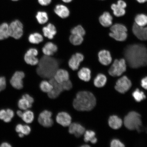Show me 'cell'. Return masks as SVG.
<instances>
[{"mask_svg": "<svg viewBox=\"0 0 147 147\" xmlns=\"http://www.w3.org/2000/svg\"><path fill=\"white\" fill-rule=\"evenodd\" d=\"M53 78L59 83H62L70 80V74L67 70L59 68L57 70Z\"/></svg>", "mask_w": 147, "mask_h": 147, "instance_id": "17", "label": "cell"}, {"mask_svg": "<svg viewBox=\"0 0 147 147\" xmlns=\"http://www.w3.org/2000/svg\"><path fill=\"white\" fill-rule=\"evenodd\" d=\"M52 115V113L51 111L47 110H44L38 116V123L45 127H51L54 123L53 119L51 118Z\"/></svg>", "mask_w": 147, "mask_h": 147, "instance_id": "11", "label": "cell"}, {"mask_svg": "<svg viewBox=\"0 0 147 147\" xmlns=\"http://www.w3.org/2000/svg\"><path fill=\"white\" fill-rule=\"evenodd\" d=\"M14 113L13 110L10 109L6 110L5 117L3 121L5 123H9L14 117Z\"/></svg>", "mask_w": 147, "mask_h": 147, "instance_id": "40", "label": "cell"}, {"mask_svg": "<svg viewBox=\"0 0 147 147\" xmlns=\"http://www.w3.org/2000/svg\"><path fill=\"white\" fill-rule=\"evenodd\" d=\"M54 11L56 15L62 19H65L69 17L70 14V10L67 5L62 3L55 5Z\"/></svg>", "mask_w": 147, "mask_h": 147, "instance_id": "14", "label": "cell"}, {"mask_svg": "<svg viewBox=\"0 0 147 147\" xmlns=\"http://www.w3.org/2000/svg\"><path fill=\"white\" fill-rule=\"evenodd\" d=\"M140 3H144L147 1V0H136Z\"/></svg>", "mask_w": 147, "mask_h": 147, "instance_id": "51", "label": "cell"}, {"mask_svg": "<svg viewBox=\"0 0 147 147\" xmlns=\"http://www.w3.org/2000/svg\"><path fill=\"white\" fill-rule=\"evenodd\" d=\"M22 97L26 99V100L29 101L30 103L32 104L34 102V98L32 96H31L30 95L27 94H24Z\"/></svg>", "mask_w": 147, "mask_h": 147, "instance_id": "46", "label": "cell"}, {"mask_svg": "<svg viewBox=\"0 0 147 147\" xmlns=\"http://www.w3.org/2000/svg\"><path fill=\"white\" fill-rule=\"evenodd\" d=\"M124 123L125 127L129 130H136L138 133L143 130L141 115L136 112L131 111L125 117Z\"/></svg>", "mask_w": 147, "mask_h": 147, "instance_id": "4", "label": "cell"}, {"mask_svg": "<svg viewBox=\"0 0 147 147\" xmlns=\"http://www.w3.org/2000/svg\"><path fill=\"white\" fill-rule=\"evenodd\" d=\"M110 37L117 41H124L127 38V32H111L109 34Z\"/></svg>", "mask_w": 147, "mask_h": 147, "instance_id": "28", "label": "cell"}, {"mask_svg": "<svg viewBox=\"0 0 147 147\" xmlns=\"http://www.w3.org/2000/svg\"><path fill=\"white\" fill-rule=\"evenodd\" d=\"M21 118L27 124H30L34 121V115L32 111L29 110H26L23 113Z\"/></svg>", "mask_w": 147, "mask_h": 147, "instance_id": "33", "label": "cell"}, {"mask_svg": "<svg viewBox=\"0 0 147 147\" xmlns=\"http://www.w3.org/2000/svg\"><path fill=\"white\" fill-rule=\"evenodd\" d=\"M9 35V25L7 23H3L0 25V40L8 38Z\"/></svg>", "mask_w": 147, "mask_h": 147, "instance_id": "30", "label": "cell"}, {"mask_svg": "<svg viewBox=\"0 0 147 147\" xmlns=\"http://www.w3.org/2000/svg\"><path fill=\"white\" fill-rule=\"evenodd\" d=\"M35 17L37 21L40 25H45L49 21L47 12L45 10H39L37 12Z\"/></svg>", "mask_w": 147, "mask_h": 147, "instance_id": "24", "label": "cell"}, {"mask_svg": "<svg viewBox=\"0 0 147 147\" xmlns=\"http://www.w3.org/2000/svg\"><path fill=\"white\" fill-rule=\"evenodd\" d=\"M135 24L139 26H146L147 25V15L144 14H138L135 18Z\"/></svg>", "mask_w": 147, "mask_h": 147, "instance_id": "31", "label": "cell"}, {"mask_svg": "<svg viewBox=\"0 0 147 147\" xmlns=\"http://www.w3.org/2000/svg\"><path fill=\"white\" fill-rule=\"evenodd\" d=\"M111 32H127V29L122 24L117 23L112 25L110 28Z\"/></svg>", "mask_w": 147, "mask_h": 147, "instance_id": "38", "label": "cell"}, {"mask_svg": "<svg viewBox=\"0 0 147 147\" xmlns=\"http://www.w3.org/2000/svg\"><path fill=\"white\" fill-rule=\"evenodd\" d=\"M111 9L113 11L114 15L116 17H119L124 15L126 13L125 9L122 8L117 4H112Z\"/></svg>", "mask_w": 147, "mask_h": 147, "instance_id": "32", "label": "cell"}, {"mask_svg": "<svg viewBox=\"0 0 147 147\" xmlns=\"http://www.w3.org/2000/svg\"><path fill=\"white\" fill-rule=\"evenodd\" d=\"M38 49L36 47H31L27 49L24 56V59L28 65L36 66L39 61L38 57Z\"/></svg>", "mask_w": 147, "mask_h": 147, "instance_id": "7", "label": "cell"}, {"mask_svg": "<svg viewBox=\"0 0 147 147\" xmlns=\"http://www.w3.org/2000/svg\"><path fill=\"white\" fill-rule=\"evenodd\" d=\"M71 34L78 35L84 36L86 34V31L82 25H78L73 27L70 30Z\"/></svg>", "mask_w": 147, "mask_h": 147, "instance_id": "34", "label": "cell"}, {"mask_svg": "<svg viewBox=\"0 0 147 147\" xmlns=\"http://www.w3.org/2000/svg\"><path fill=\"white\" fill-rule=\"evenodd\" d=\"M9 35L16 40L20 39L24 33V25L19 20H16L9 25Z\"/></svg>", "mask_w": 147, "mask_h": 147, "instance_id": "6", "label": "cell"}, {"mask_svg": "<svg viewBox=\"0 0 147 147\" xmlns=\"http://www.w3.org/2000/svg\"><path fill=\"white\" fill-rule=\"evenodd\" d=\"M38 4L42 6L46 7L50 5L52 0H38Z\"/></svg>", "mask_w": 147, "mask_h": 147, "instance_id": "44", "label": "cell"}, {"mask_svg": "<svg viewBox=\"0 0 147 147\" xmlns=\"http://www.w3.org/2000/svg\"><path fill=\"white\" fill-rule=\"evenodd\" d=\"M62 2L65 3H69L72 2L73 0H61Z\"/></svg>", "mask_w": 147, "mask_h": 147, "instance_id": "50", "label": "cell"}, {"mask_svg": "<svg viewBox=\"0 0 147 147\" xmlns=\"http://www.w3.org/2000/svg\"><path fill=\"white\" fill-rule=\"evenodd\" d=\"M59 68V63L54 56L43 55L39 58V62L36 65V71L40 78L49 80L53 78L57 70Z\"/></svg>", "mask_w": 147, "mask_h": 147, "instance_id": "2", "label": "cell"}, {"mask_svg": "<svg viewBox=\"0 0 147 147\" xmlns=\"http://www.w3.org/2000/svg\"><path fill=\"white\" fill-rule=\"evenodd\" d=\"M58 50L57 46L51 40L46 42L42 48V51L43 55L48 56H54Z\"/></svg>", "mask_w": 147, "mask_h": 147, "instance_id": "15", "label": "cell"}, {"mask_svg": "<svg viewBox=\"0 0 147 147\" xmlns=\"http://www.w3.org/2000/svg\"><path fill=\"white\" fill-rule=\"evenodd\" d=\"M146 133L147 134V127L146 129Z\"/></svg>", "mask_w": 147, "mask_h": 147, "instance_id": "55", "label": "cell"}, {"mask_svg": "<svg viewBox=\"0 0 147 147\" xmlns=\"http://www.w3.org/2000/svg\"><path fill=\"white\" fill-rule=\"evenodd\" d=\"M18 108L22 110H26L32 107V104L26 100V99L22 97L18 102Z\"/></svg>", "mask_w": 147, "mask_h": 147, "instance_id": "35", "label": "cell"}, {"mask_svg": "<svg viewBox=\"0 0 147 147\" xmlns=\"http://www.w3.org/2000/svg\"><path fill=\"white\" fill-rule=\"evenodd\" d=\"M11 146L10 144L6 142L2 143L1 146H0V147H11Z\"/></svg>", "mask_w": 147, "mask_h": 147, "instance_id": "48", "label": "cell"}, {"mask_svg": "<svg viewBox=\"0 0 147 147\" xmlns=\"http://www.w3.org/2000/svg\"><path fill=\"white\" fill-rule=\"evenodd\" d=\"M99 62L102 65L107 66L111 63L112 58L110 51L105 50L100 51L98 54Z\"/></svg>", "mask_w": 147, "mask_h": 147, "instance_id": "19", "label": "cell"}, {"mask_svg": "<svg viewBox=\"0 0 147 147\" xmlns=\"http://www.w3.org/2000/svg\"><path fill=\"white\" fill-rule=\"evenodd\" d=\"M96 100L94 95L87 91L79 92L73 102L75 109L81 111H90L96 105Z\"/></svg>", "mask_w": 147, "mask_h": 147, "instance_id": "3", "label": "cell"}, {"mask_svg": "<svg viewBox=\"0 0 147 147\" xmlns=\"http://www.w3.org/2000/svg\"><path fill=\"white\" fill-rule=\"evenodd\" d=\"M60 84H61L63 91L69 90L71 89L73 87L72 82L70 80L67 81L62 82V83H60Z\"/></svg>", "mask_w": 147, "mask_h": 147, "instance_id": "41", "label": "cell"}, {"mask_svg": "<svg viewBox=\"0 0 147 147\" xmlns=\"http://www.w3.org/2000/svg\"><path fill=\"white\" fill-rule=\"evenodd\" d=\"M25 76V74L23 71H16L11 79L10 83L11 85L16 89L20 90L22 89L23 87V80Z\"/></svg>", "mask_w": 147, "mask_h": 147, "instance_id": "10", "label": "cell"}, {"mask_svg": "<svg viewBox=\"0 0 147 147\" xmlns=\"http://www.w3.org/2000/svg\"><path fill=\"white\" fill-rule=\"evenodd\" d=\"M132 95L135 100L138 102H141L146 98V95L143 92L139 89H136L132 94Z\"/></svg>", "mask_w": 147, "mask_h": 147, "instance_id": "39", "label": "cell"}, {"mask_svg": "<svg viewBox=\"0 0 147 147\" xmlns=\"http://www.w3.org/2000/svg\"><path fill=\"white\" fill-rule=\"evenodd\" d=\"M90 146H89V145H87V144H85V145H83V146H82L81 147H89Z\"/></svg>", "mask_w": 147, "mask_h": 147, "instance_id": "53", "label": "cell"}, {"mask_svg": "<svg viewBox=\"0 0 147 147\" xmlns=\"http://www.w3.org/2000/svg\"><path fill=\"white\" fill-rule=\"evenodd\" d=\"M49 81L52 84L53 88L49 92L47 93L48 96L51 99L57 98L61 93L63 91L61 84L56 82L54 78L49 79Z\"/></svg>", "mask_w": 147, "mask_h": 147, "instance_id": "13", "label": "cell"}, {"mask_svg": "<svg viewBox=\"0 0 147 147\" xmlns=\"http://www.w3.org/2000/svg\"><path fill=\"white\" fill-rule=\"evenodd\" d=\"M23 113L21 110H18L17 111V115L20 117H21L22 116Z\"/></svg>", "mask_w": 147, "mask_h": 147, "instance_id": "49", "label": "cell"}, {"mask_svg": "<svg viewBox=\"0 0 147 147\" xmlns=\"http://www.w3.org/2000/svg\"><path fill=\"white\" fill-rule=\"evenodd\" d=\"M113 16L109 12H105L99 18V22L102 26L109 27L113 24Z\"/></svg>", "mask_w": 147, "mask_h": 147, "instance_id": "22", "label": "cell"}, {"mask_svg": "<svg viewBox=\"0 0 147 147\" xmlns=\"http://www.w3.org/2000/svg\"><path fill=\"white\" fill-rule=\"evenodd\" d=\"M77 76L83 81L89 82L91 79V71L89 67H82L77 71Z\"/></svg>", "mask_w": 147, "mask_h": 147, "instance_id": "21", "label": "cell"}, {"mask_svg": "<svg viewBox=\"0 0 147 147\" xmlns=\"http://www.w3.org/2000/svg\"><path fill=\"white\" fill-rule=\"evenodd\" d=\"M141 86L147 90V76L143 78L141 81Z\"/></svg>", "mask_w": 147, "mask_h": 147, "instance_id": "45", "label": "cell"}, {"mask_svg": "<svg viewBox=\"0 0 147 147\" xmlns=\"http://www.w3.org/2000/svg\"><path fill=\"white\" fill-rule=\"evenodd\" d=\"M12 1H18V0H12Z\"/></svg>", "mask_w": 147, "mask_h": 147, "instance_id": "54", "label": "cell"}, {"mask_svg": "<svg viewBox=\"0 0 147 147\" xmlns=\"http://www.w3.org/2000/svg\"><path fill=\"white\" fill-rule=\"evenodd\" d=\"M69 40L70 43L75 46L81 45L84 40V37L78 35L71 34Z\"/></svg>", "mask_w": 147, "mask_h": 147, "instance_id": "27", "label": "cell"}, {"mask_svg": "<svg viewBox=\"0 0 147 147\" xmlns=\"http://www.w3.org/2000/svg\"><path fill=\"white\" fill-rule=\"evenodd\" d=\"M44 37L41 33L34 32L31 33L28 37V40L29 43L32 45H37L43 42Z\"/></svg>", "mask_w": 147, "mask_h": 147, "instance_id": "23", "label": "cell"}, {"mask_svg": "<svg viewBox=\"0 0 147 147\" xmlns=\"http://www.w3.org/2000/svg\"><path fill=\"white\" fill-rule=\"evenodd\" d=\"M42 34L44 37L49 40L53 39L57 33L56 27L52 23L48 22L42 27Z\"/></svg>", "mask_w": 147, "mask_h": 147, "instance_id": "12", "label": "cell"}, {"mask_svg": "<svg viewBox=\"0 0 147 147\" xmlns=\"http://www.w3.org/2000/svg\"><path fill=\"white\" fill-rule=\"evenodd\" d=\"M84 58V55L81 53L77 52L73 54L68 62L69 68L73 71H78Z\"/></svg>", "mask_w": 147, "mask_h": 147, "instance_id": "8", "label": "cell"}, {"mask_svg": "<svg viewBox=\"0 0 147 147\" xmlns=\"http://www.w3.org/2000/svg\"><path fill=\"white\" fill-rule=\"evenodd\" d=\"M40 88L42 91L48 93L52 90L53 86L49 81L43 80L40 83Z\"/></svg>", "mask_w": 147, "mask_h": 147, "instance_id": "37", "label": "cell"}, {"mask_svg": "<svg viewBox=\"0 0 147 147\" xmlns=\"http://www.w3.org/2000/svg\"><path fill=\"white\" fill-rule=\"evenodd\" d=\"M117 4L124 9L125 8L127 7V4L123 0H119L117 1Z\"/></svg>", "mask_w": 147, "mask_h": 147, "instance_id": "47", "label": "cell"}, {"mask_svg": "<svg viewBox=\"0 0 147 147\" xmlns=\"http://www.w3.org/2000/svg\"><path fill=\"white\" fill-rule=\"evenodd\" d=\"M84 140L86 142H90L92 144L96 143L97 141L95 137V132L92 130H87L84 133Z\"/></svg>", "mask_w": 147, "mask_h": 147, "instance_id": "29", "label": "cell"}, {"mask_svg": "<svg viewBox=\"0 0 147 147\" xmlns=\"http://www.w3.org/2000/svg\"><path fill=\"white\" fill-rule=\"evenodd\" d=\"M131 85V81L127 77L124 76L117 80L115 88L119 92L124 94L129 90Z\"/></svg>", "mask_w": 147, "mask_h": 147, "instance_id": "9", "label": "cell"}, {"mask_svg": "<svg viewBox=\"0 0 147 147\" xmlns=\"http://www.w3.org/2000/svg\"><path fill=\"white\" fill-rule=\"evenodd\" d=\"M16 130L18 133H21L24 135H28L31 132L30 127L27 125H23L18 124L16 126Z\"/></svg>", "mask_w": 147, "mask_h": 147, "instance_id": "36", "label": "cell"}, {"mask_svg": "<svg viewBox=\"0 0 147 147\" xmlns=\"http://www.w3.org/2000/svg\"><path fill=\"white\" fill-rule=\"evenodd\" d=\"M124 55L129 65L132 68L147 66V49L144 45H128L125 49Z\"/></svg>", "mask_w": 147, "mask_h": 147, "instance_id": "1", "label": "cell"}, {"mask_svg": "<svg viewBox=\"0 0 147 147\" xmlns=\"http://www.w3.org/2000/svg\"><path fill=\"white\" fill-rule=\"evenodd\" d=\"M108 124L110 127L114 129H118L122 125V119L116 115H112L110 117L108 120Z\"/></svg>", "mask_w": 147, "mask_h": 147, "instance_id": "25", "label": "cell"}, {"mask_svg": "<svg viewBox=\"0 0 147 147\" xmlns=\"http://www.w3.org/2000/svg\"><path fill=\"white\" fill-rule=\"evenodd\" d=\"M24 135L22 133H18V136H19L20 138H23L24 137Z\"/></svg>", "mask_w": 147, "mask_h": 147, "instance_id": "52", "label": "cell"}, {"mask_svg": "<svg viewBox=\"0 0 147 147\" xmlns=\"http://www.w3.org/2000/svg\"><path fill=\"white\" fill-rule=\"evenodd\" d=\"M69 133L79 138L85 132V129L81 125L77 123H71L69 126Z\"/></svg>", "mask_w": 147, "mask_h": 147, "instance_id": "20", "label": "cell"}, {"mask_svg": "<svg viewBox=\"0 0 147 147\" xmlns=\"http://www.w3.org/2000/svg\"><path fill=\"white\" fill-rule=\"evenodd\" d=\"M132 31L139 39L142 41L147 40V26H140L135 23L132 27Z\"/></svg>", "mask_w": 147, "mask_h": 147, "instance_id": "16", "label": "cell"}, {"mask_svg": "<svg viewBox=\"0 0 147 147\" xmlns=\"http://www.w3.org/2000/svg\"><path fill=\"white\" fill-rule=\"evenodd\" d=\"M110 146L112 147H123L125 146L119 140L114 139L110 143Z\"/></svg>", "mask_w": 147, "mask_h": 147, "instance_id": "42", "label": "cell"}, {"mask_svg": "<svg viewBox=\"0 0 147 147\" xmlns=\"http://www.w3.org/2000/svg\"><path fill=\"white\" fill-rule=\"evenodd\" d=\"M56 121L59 124L64 127L69 126L71 123V116L65 112H60L58 114L56 117Z\"/></svg>", "mask_w": 147, "mask_h": 147, "instance_id": "18", "label": "cell"}, {"mask_svg": "<svg viewBox=\"0 0 147 147\" xmlns=\"http://www.w3.org/2000/svg\"><path fill=\"white\" fill-rule=\"evenodd\" d=\"M107 79L105 75L99 74L97 75L94 80V84L97 88H102L105 85Z\"/></svg>", "mask_w": 147, "mask_h": 147, "instance_id": "26", "label": "cell"}, {"mask_svg": "<svg viewBox=\"0 0 147 147\" xmlns=\"http://www.w3.org/2000/svg\"><path fill=\"white\" fill-rule=\"evenodd\" d=\"M126 61L124 59H115L110 67L108 73L112 76H119L126 71Z\"/></svg>", "mask_w": 147, "mask_h": 147, "instance_id": "5", "label": "cell"}, {"mask_svg": "<svg viewBox=\"0 0 147 147\" xmlns=\"http://www.w3.org/2000/svg\"><path fill=\"white\" fill-rule=\"evenodd\" d=\"M6 86V79L4 77H0V92L3 90Z\"/></svg>", "mask_w": 147, "mask_h": 147, "instance_id": "43", "label": "cell"}]
</instances>
